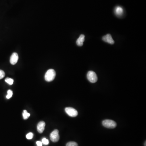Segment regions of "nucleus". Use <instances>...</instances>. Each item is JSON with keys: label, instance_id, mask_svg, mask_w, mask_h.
Instances as JSON below:
<instances>
[{"label": "nucleus", "instance_id": "nucleus-1", "mask_svg": "<svg viewBox=\"0 0 146 146\" xmlns=\"http://www.w3.org/2000/svg\"><path fill=\"white\" fill-rule=\"evenodd\" d=\"M56 75V74L55 70L53 69H50L46 72L45 75V79L48 82L52 81L55 79Z\"/></svg>", "mask_w": 146, "mask_h": 146}, {"label": "nucleus", "instance_id": "nucleus-2", "mask_svg": "<svg viewBox=\"0 0 146 146\" xmlns=\"http://www.w3.org/2000/svg\"><path fill=\"white\" fill-rule=\"evenodd\" d=\"M102 124L104 127L110 129L115 128L116 126V123L115 122L112 120H104L102 122Z\"/></svg>", "mask_w": 146, "mask_h": 146}, {"label": "nucleus", "instance_id": "nucleus-3", "mask_svg": "<svg viewBox=\"0 0 146 146\" xmlns=\"http://www.w3.org/2000/svg\"><path fill=\"white\" fill-rule=\"evenodd\" d=\"M87 78L89 82L91 83H95L97 81V76L93 71H89L87 74Z\"/></svg>", "mask_w": 146, "mask_h": 146}, {"label": "nucleus", "instance_id": "nucleus-4", "mask_svg": "<svg viewBox=\"0 0 146 146\" xmlns=\"http://www.w3.org/2000/svg\"><path fill=\"white\" fill-rule=\"evenodd\" d=\"M50 138L52 141L54 142H57L60 138L59 131L58 129L54 130L50 134Z\"/></svg>", "mask_w": 146, "mask_h": 146}, {"label": "nucleus", "instance_id": "nucleus-5", "mask_svg": "<svg viewBox=\"0 0 146 146\" xmlns=\"http://www.w3.org/2000/svg\"><path fill=\"white\" fill-rule=\"evenodd\" d=\"M65 111L66 113L71 117H76L78 114V111L75 109L71 107H67L65 108Z\"/></svg>", "mask_w": 146, "mask_h": 146}, {"label": "nucleus", "instance_id": "nucleus-6", "mask_svg": "<svg viewBox=\"0 0 146 146\" xmlns=\"http://www.w3.org/2000/svg\"><path fill=\"white\" fill-rule=\"evenodd\" d=\"M18 54L16 52H14L12 54L10 59V62L12 65H15L17 63L18 60Z\"/></svg>", "mask_w": 146, "mask_h": 146}, {"label": "nucleus", "instance_id": "nucleus-7", "mask_svg": "<svg viewBox=\"0 0 146 146\" xmlns=\"http://www.w3.org/2000/svg\"><path fill=\"white\" fill-rule=\"evenodd\" d=\"M102 39L104 41L108 43L111 44H113L114 43V41L112 39L111 35L110 34H107L106 35L104 36L102 38Z\"/></svg>", "mask_w": 146, "mask_h": 146}, {"label": "nucleus", "instance_id": "nucleus-8", "mask_svg": "<svg viewBox=\"0 0 146 146\" xmlns=\"http://www.w3.org/2000/svg\"><path fill=\"white\" fill-rule=\"evenodd\" d=\"M46 123L44 122L41 121L38 123L37 126V131L40 133H42L45 129Z\"/></svg>", "mask_w": 146, "mask_h": 146}, {"label": "nucleus", "instance_id": "nucleus-9", "mask_svg": "<svg viewBox=\"0 0 146 146\" xmlns=\"http://www.w3.org/2000/svg\"><path fill=\"white\" fill-rule=\"evenodd\" d=\"M85 39V36L84 35H81L76 41V44L78 46H81L83 45Z\"/></svg>", "mask_w": 146, "mask_h": 146}, {"label": "nucleus", "instance_id": "nucleus-10", "mask_svg": "<svg viewBox=\"0 0 146 146\" xmlns=\"http://www.w3.org/2000/svg\"><path fill=\"white\" fill-rule=\"evenodd\" d=\"M115 13L117 16H121L123 13V9L120 6L116 7L115 9Z\"/></svg>", "mask_w": 146, "mask_h": 146}, {"label": "nucleus", "instance_id": "nucleus-11", "mask_svg": "<svg viewBox=\"0 0 146 146\" xmlns=\"http://www.w3.org/2000/svg\"><path fill=\"white\" fill-rule=\"evenodd\" d=\"M23 118L24 119H27L30 116V114L27 112V111L26 110H24L23 111Z\"/></svg>", "mask_w": 146, "mask_h": 146}, {"label": "nucleus", "instance_id": "nucleus-12", "mask_svg": "<svg viewBox=\"0 0 146 146\" xmlns=\"http://www.w3.org/2000/svg\"><path fill=\"white\" fill-rule=\"evenodd\" d=\"M5 81L10 85H12L14 83L13 79H11V78H8L6 79V80H5Z\"/></svg>", "mask_w": 146, "mask_h": 146}, {"label": "nucleus", "instance_id": "nucleus-13", "mask_svg": "<svg viewBox=\"0 0 146 146\" xmlns=\"http://www.w3.org/2000/svg\"><path fill=\"white\" fill-rule=\"evenodd\" d=\"M66 146H78V144L76 142L71 141V142H68L66 144Z\"/></svg>", "mask_w": 146, "mask_h": 146}, {"label": "nucleus", "instance_id": "nucleus-14", "mask_svg": "<svg viewBox=\"0 0 146 146\" xmlns=\"http://www.w3.org/2000/svg\"><path fill=\"white\" fill-rule=\"evenodd\" d=\"M13 95V92L12 90H9L8 91V95H7L6 97L7 99H10L12 97Z\"/></svg>", "mask_w": 146, "mask_h": 146}, {"label": "nucleus", "instance_id": "nucleus-15", "mask_svg": "<svg viewBox=\"0 0 146 146\" xmlns=\"http://www.w3.org/2000/svg\"><path fill=\"white\" fill-rule=\"evenodd\" d=\"M33 133H29L26 135V138L30 140V139H31L33 138Z\"/></svg>", "mask_w": 146, "mask_h": 146}, {"label": "nucleus", "instance_id": "nucleus-16", "mask_svg": "<svg viewBox=\"0 0 146 146\" xmlns=\"http://www.w3.org/2000/svg\"><path fill=\"white\" fill-rule=\"evenodd\" d=\"M5 76V73L4 71L0 70V80L3 79Z\"/></svg>", "mask_w": 146, "mask_h": 146}, {"label": "nucleus", "instance_id": "nucleus-17", "mask_svg": "<svg viewBox=\"0 0 146 146\" xmlns=\"http://www.w3.org/2000/svg\"><path fill=\"white\" fill-rule=\"evenodd\" d=\"M42 143L45 145H47L49 144V140L46 138H43L42 140Z\"/></svg>", "mask_w": 146, "mask_h": 146}, {"label": "nucleus", "instance_id": "nucleus-18", "mask_svg": "<svg viewBox=\"0 0 146 146\" xmlns=\"http://www.w3.org/2000/svg\"><path fill=\"white\" fill-rule=\"evenodd\" d=\"M36 144H37V146H42V143L40 141H37L36 142Z\"/></svg>", "mask_w": 146, "mask_h": 146}, {"label": "nucleus", "instance_id": "nucleus-19", "mask_svg": "<svg viewBox=\"0 0 146 146\" xmlns=\"http://www.w3.org/2000/svg\"><path fill=\"white\" fill-rule=\"evenodd\" d=\"M146 142H145V143H144V144H144V145H145V146H146Z\"/></svg>", "mask_w": 146, "mask_h": 146}]
</instances>
